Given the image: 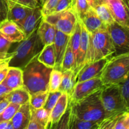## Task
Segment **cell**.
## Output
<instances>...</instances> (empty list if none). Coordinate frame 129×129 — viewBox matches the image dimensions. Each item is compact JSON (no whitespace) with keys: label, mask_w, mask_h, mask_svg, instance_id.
Masks as SVG:
<instances>
[{"label":"cell","mask_w":129,"mask_h":129,"mask_svg":"<svg viewBox=\"0 0 129 129\" xmlns=\"http://www.w3.org/2000/svg\"><path fill=\"white\" fill-rule=\"evenodd\" d=\"M6 99L10 103L23 105L30 102V94L23 86L9 92L6 94Z\"/></svg>","instance_id":"cell-23"},{"label":"cell","mask_w":129,"mask_h":129,"mask_svg":"<svg viewBox=\"0 0 129 129\" xmlns=\"http://www.w3.org/2000/svg\"><path fill=\"white\" fill-rule=\"evenodd\" d=\"M89 6L93 8H94L98 5L103 3V0H87Z\"/></svg>","instance_id":"cell-47"},{"label":"cell","mask_w":129,"mask_h":129,"mask_svg":"<svg viewBox=\"0 0 129 129\" xmlns=\"http://www.w3.org/2000/svg\"><path fill=\"white\" fill-rule=\"evenodd\" d=\"M37 59L41 63L49 68L55 66V55L54 44L45 45L38 55Z\"/></svg>","instance_id":"cell-24"},{"label":"cell","mask_w":129,"mask_h":129,"mask_svg":"<svg viewBox=\"0 0 129 129\" xmlns=\"http://www.w3.org/2000/svg\"><path fill=\"white\" fill-rule=\"evenodd\" d=\"M59 0H47L42 8V13L43 16L52 13L56 6Z\"/></svg>","instance_id":"cell-38"},{"label":"cell","mask_w":129,"mask_h":129,"mask_svg":"<svg viewBox=\"0 0 129 129\" xmlns=\"http://www.w3.org/2000/svg\"><path fill=\"white\" fill-rule=\"evenodd\" d=\"M37 56L22 69L23 87L30 95L39 92L49 91V79L53 69L40 62Z\"/></svg>","instance_id":"cell-1"},{"label":"cell","mask_w":129,"mask_h":129,"mask_svg":"<svg viewBox=\"0 0 129 129\" xmlns=\"http://www.w3.org/2000/svg\"><path fill=\"white\" fill-rule=\"evenodd\" d=\"M100 122H89L80 119L71 112L69 129H96Z\"/></svg>","instance_id":"cell-25"},{"label":"cell","mask_w":129,"mask_h":129,"mask_svg":"<svg viewBox=\"0 0 129 129\" xmlns=\"http://www.w3.org/2000/svg\"><path fill=\"white\" fill-rule=\"evenodd\" d=\"M74 68H75V60H74V54L72 50L70 42L69 41L66 50L63 57L62 62L60 71L62 72L68 70L74 71Z\"/></svg>","instance_id":"cell-27"},{"label":"cell","mask_w":129,"mask_h":129,"mask_svg":"<svg viewBox=\"0 0 129 129\" xmlns=\"http://www.w3.org/2000/svg\"><path fill=\"white\" fill-rule=\"evenodd\" d=\"M94 9L100 20L105 25L108 26L115 22V20L110 11L104 3L98 5Z\"/></svg>","instance_id":"cell-28"},{"label":"cell","mask_w":129,"mask_h":129,"mask_svg":"<svg viewBox=\"0 0 129 129\" xmlns=\"http://www.w3.org/2000/svg\"><path fill=\"white\" fill-rule=\"evenodd\" d=\"M10 54V55H9L7 58H6L5 59H3V60L0 61V71H1L2 69L7 68V67H9V62H10V59H11V57H12L11 54Z\"/></svg>","instance_id":"cell-44"},{"label":"cell","mask_w":129,"mask_h":129,"mask_svg":"<svg viewBox=\"0 0 129 129\" xmlns=\"http://www.w3.org/2000/svg\"><path fill=\"white\" fill-rule=\"evenodd\" d=\"M76 84V74L73 70H68L62 72V81L59 88V91L66 93L69 99L73 94Z\"/></svg>","instance_id":"cell-21"},{"label":"cell","mask_w":129,"mask_h":129,"mask_svg":"<svg viewBox=\"0 0 129 129\" xmlns=\"http://www.w3.org/2000/svg\"><path fill=\"white\" fill-rule=\"evenodd\" d=\"M62 71L60 69L53 68L50 73L49 83V92L57 91L62 81Z\"/></svg>","instance_id":"cell-29"},{"label":"cell","mask_w":129,"mask_h":129,"mask_svg":"<svg viewBox=\"0 0 129 129\" xmlns=\"http://www.w3.org/2000/svg\"><path fill=\"white\" fill-rule=\"evenodd\" d=\"M43 19L52 25L56 30L71 36L75 29L78 16L74 8L71 7L43 16Z\"/></svg>","instance_id":"cell-6"},{"label":"cell","mask_w":129,"mask_h":129,"mask_svg":"<svg viewBox=\"0 0 129 129\" xmlns=\"http://www.w3.org/2000/svg\"><path fill=\"white\" fill-rule=\"evenodd\" d=\"M97 128H98V127H97ZM96 129H97V128H96Z\"/></svg>","instance_id":"cell-58"},{"label":"cell","mask_w":129,"mask_h":129,"mask_svg":"<svg viewBox=\"0 0 129 129\" xmlns=\"http://www.w3.org/2000/svg\"><path fill=\"white\" fill-rule=\"evenodd\" d=\"M5 129H14L13 127L12 123H11V121L9 122L8 124V125L6 126V127Z\"/></svg>","instance_id":"cell-50"},{"label":"cell","mask_w":129,"mask_h":129,"mask_svg":"<svg viewBox=\"0 0 129 129\" xmlns=\"http://www.w3.org/2000/svg\"><path fill=\"white\" fill-rule=\"evenodd\" d=\"M104 87L100 77L76 83L73 94L69 99V103H76Z\"/></svg>","instance_id":"cell-9"},{"label":"cell","mask_w":129,"mask_h":129,"mask_svg":"<svg viewBox=\"0 0 129 129\" xmlns=\"http://www.w3.org/2000/svg\"><path fill=\"white\" fill-rule=\"evenodd\" d=\"M45 128L46 127H44L37 121L30 117V122H29L26 129H45Z\"/></svg>","instance_id":"cell-43"},{"label":"cell","mask_w":129,"mask_h":129,"mask_svg":"<svg viewBox=\"0 0 129 129\" xmlns=\"http://www.w3.org/2000/svg\"><path fill=\"white\" fill-rule=\"evenodd\" d=\"M8 1V15L6 19L15 22L16 24L20 23L26 16L32 12L34 9L23 6L13 1Z\"/></svg>","instance_id":"cell-15"},{"label":"cell","mask_w":129,"mask_h":129,"mask_svg":"<svg viewBox=\"0 0 129 129\" xmlns=\"http://www.w3.org/2000/svg\"><path fill=\"white\" fill-rule=\"evenodd\" d=\"M10 122H3L0 123V129H5Z\"/></svg>","instance_id":"cell-49"},{"label":"cell","mask_w":129,"mask_h":129,"mask_svg":"<svg viewBox=\"0 0 129 129\" xmlns=\"http://www.w3.org/2000/svg\"><path fill=\"white\" fill-rule=\"evenodd\" d=\"M15 1L31 9H35V8L39 6H42V4H40L37 0H15Z\"/></svg>","instance_id":"cell-41"},{"label":"cell","mask_w":129,"mask_h":129,"mask_svg":"<svg viewBox=\"0 0 129 129\" xmlns=\"http://www.w3.org/2000/svg\"><path fill=\"white\" fill-rule=\"evenodd\" d=\"M8 10V6L7 0H0V21L6 19Z\"/></svg>","instance_id":"cell-42"},{"label":"cell","mask_w":129,"mask_h":129,"mask_svg":"<svg viewBox=\"0 0 129 129\" xmlns=\"http://www.w3.org/2000/svg\"><path fill=\"white\" fill-rule=\"evenodd\" d=\"M71 36L62 31L56 30V35L54 41V50L55 55V66L54 68L60 69L67 46Z\"/></svg>","instance_id":"cell-14"},{"label":"cell","mask_w":129,"mask_h":129,"mask_svg":"<svg viewBox=\"0 0 129 129\" xmlns=\"http://www.w3.org/2000/svg\"><path fill=\"white\" fill-rule=\"evenodd\" d=\"M115 54V48L107 28L89 34L88 48L84 64L111 57Z\"/></svg>","instance_id":"cell-4"},{"label":"cell","mask_w":129,"mask_h":129,"mask_svg":"<svg viewBox=\"0 0 129 129\" xmlns=\"http://www.w3.org/2000/svg\"><path fill=\"white\" fill-rule=\"evenodd\" d=\"M49 91L39 92L30 95V105L34 109H39L44 107L47 98Z\"/></svg>","instance_id":"cell-31"},{"label":"cell","mask_w":129,"mask_h":129,"mask_svg":"<svg viewBox=\"0 0 129 129\" xmlns=\"http://www.w3.org/2000/svg\"><path fill=\"white\" fill-rule=\"evenodd\" d=\"M124 2L127 4V5L128 6V7L129 8V0H123Z\"/></svg>","instance_id":"cell-52"},{"label":"cell","mask_w":129,"mask_h":129,"mask_svg":"<svg viewBox=\"0 0 129 129\" xmlns=\"http://www.w3.org/2000/svg\"><path fill=\"white\" fill-rule=\"evenodd\" d=\"M50 112L44 107L39 109H34L30 107V117L37 121L44 127H46L47 126L50 121Z\"/></svg>","instance_id":"cell-26"},{"label":"cell","mask_w":129,"mask_h":129,"mask_svg":"<svg viewBox=\"0 0 129 129\" xmlns=\"http://www.w3.org/2000/svg\"><path fill=\"white\" fill-rule=\"evenodd\" d=\"M71 7H73L72 0H59L52 13H56L64 11V10H66Z\"/></svg>","instance_id":"cell-40"},{"label":"cell","mask_w":129,"mask_h":129,"mask_svg":"<svg viewBox=\"0 0 129 129\" xmlns=\"http://www.w3.org/2000/svg\"><path fill=\"white\" fill-rule=\"evenodd\" d=\"M12 44L0 34V55H7Z\"/></svg>","instance_id":"cell-39"},{"label":"cell","mask_w":129,"mask_h":129,"mask_svg":"<svg viewBox=\"0 0 129 129\" xmlns=\"http://www.w3.org/2000/svg\"><path fill=\"white\" fill-rule=\"evenodd\" d=\"M8 68L9 67H7V68L2 69L0 71V84H1L3 83V81L5 80V78H6L8 71Z\"/></svg>","instance_id":"cell-48"},{"label":"cell","mask_w":129,"mask_h":129,"mask_svg":"<svg viewBox=\"0 0 129 129\" xmlns=\"http://www.w3.org/2000/svg\"><path fill=\"white\" fill-rule=\"evenodd\" d=\"M73 8L75 10L79 20H81L91 6L89 5L87 0H76Z\"/></svg>","instance_id":"cell-33"},{"label":"cell","mask_w":129,"mask_h":129,"mask_svg":"<svg viewBox=\"0 0 129 129\" xmlns=\"http://www.w3.org/2000/svg\"><path fill=\"white\" fill-rule=\"evenodd\" d=\"M56 28L43 19L37 28V34L43 45H49L54 43L56 35Z\"/></svg>","instance_id":"cell-20"},{"label":"cell","mask_w":129,"mask_h":129,"mask_svg":"<svg viewBox=\"0 0 129 129\" xmlns=\"http://www.w3.org/2000/svg\"><path fill=\"white\" fill-rule=\"evenodd\" d=\"M10 91H11V90L8 89L6 86L4 85L3 83L0 84V96H2L8 94Z\"/></svg>","instance_id":"cell-46"},{"label":"cell","mask_w":129,"mask_h":129,"mask_svg":"<svg viewBox=\"0 0 129 129\" xmlns=\"http://www.w3.org/2000/svg\"><path fill=\"white\" fill-rule=\"evenodd\" d=\"M62 93H61L59 91L54 92H49L47 98L46 102H45V105H44V108L46 109L48 112L51 113L53 108H54V106L56 104L59 97L61 96Z\"/></svg>","instance_id":"cell-34"},{"label":"cell","mask_w":129,"mask_h":129,"mask_svg":"<svg viewBox=\"0 0 129 129\" xmlns=\"http://www.w3.org/2000/svg\"><path fill=\"white\" fill-rule=\"evenodd\" d=\"M68 105L69 96L66 93H62L50 113L49 122L55 123L59 121L68 109Z\"/></svg>","instance_id":"cell-22"},{"label":"cell","mask_w":129,"mask_h":129,"mask_svg":"<svg viewBox=\"0 0 129 129\" xmlns=\"http://www.w3.org/2000/svg\"><path fill=\"white\" fill-rule=\"evenodd\" d=\"M7 1H15V0H7Z\"/></svg>","instance_id":"cell-57"},{"label":"cell","mask_w":129,"mask_h":129,"mask_svg":"<svg viewBox=\"0 0 129 129\" xmlns=\"http://www.w3.org/2000/svg\"><path fill=\"white\" fill-rule=\"evenodd\" d=\"M30 120V105L28 103L20 106L11 122L14 129H26Z\"/></svg>","instance_id":"cell-19"},{"label":"cell","mask_w":129,"mask_h":129,"mask_svg":"<svg viewBox=\"0 0 129 129\" xmlns=\"http://www.w3.org/2000/svg\"><path fill=\"white\" fill-rule=\"evenodd\" d=\"M101 100L106 112L110 115L127 112L119 84L105 86L101 91Z\"/></svg>","instance_id":"cell-7"},{"label":"cell","mask_w":129,"mask_h":129,"mask_svg":"<svg viewBox=\"0 0 129 129\" xmlns=\"http://www.w3.org/2000/svg\"><path fill=\"white\" fill-rule=\"evenodd\" d=\"M5 96H6V94H5V95H4V96H0V102H1V101H2L3 100L4 98H5Z\"/></svg>","instance_id":"cell-53"},{"label":"cell","mask_w":129,"mask_h":129,"mask_svg":"<svg viewBox=\"0 0 129 129\" xmlns=\"http://www.w3.org/2000/svg\"><path fill=\"white\" fill-rule=\"evenodd\" d=\"M9 104H10V102L6 99V96H5V98L0 102V114L2 113V112L7 108Z\"/></svg>","instance_id":"cell-45"},{"label":"cell","mask_w":129,"mask_h":129,"mask_svg":"<svg viewBox=\"0 0 129 129\" xmlns=\"http://www.w3.org/2000/svg\"><path fill=\"white\" fill-rule=\"evenodd\" d=\"M21 105L14 103H10L7 108L0 114V123L3 122H10L16 113Z\"/></svg>","instance_id":"cell-32"},{"label":"cell","mask_w":129,"mask_h":129,"mask_svg":"<svg viewBox=\"0 0 129 129\" xmlns=\"http://www.w3.org/2000/svg\"><path fill=\"white\" fill-rule=\"evenodd\" d=\"M47 1V0H42V5H44V3H45V1Z\"/></svg>","instance_id":"cell-56"},{"label":"cell","mask_w":129,"mask_h":129,"mask_svg":"<svg viewBox=\"0 0 129 129\" xmlns=\"http://www.w3.org/2000/svg\"></svg>","instance_id":"cell-60"},{"label":"cell","mask_w":129,"mask_h":129,"mask_svg":"<svg viewBox=\"0 0 129 129\" xmlns=\"http://www.w3.org/2000/svg\"><path fill=\"white\" fill-rule=\"evenodd\" d=\"M119 85L125 106L127 112H129V76L124 82Z\"/></svg>","instance_id":"cell-36"},{"label":"cell","mask_w":129,"mask_h":129,"mask_svg":"<svg viewBox=\"0 0 129 129\" xmlns=\"http://www.w3.org/2000/svg\"><path fill=\"white\" fill-rule=\"evenodd\" d=\"M115 21L129 30V8L123 0H103Z\"/></svg>","instance_id":"cell-10"},{"label":"cell","mask_w":129,"mask_h":129,"mask_svg":"<svg viewBox=\"0 0 129 129\" xmlns=\"http://www.w3.org/2000/svg\"><path fill=\"white\" fill-rule=\"evenodd\" d=\"M71 116V108H68L59 121L55 123L49 122L45 129H69V122Z\"/></svg>","instance_id":"cell-30"},{"label":"cell","mask_w":129,"mask_h":129,"mask_svg":"<svg viewBox=\"0 0 129 129\" xmlns=\"http://www.w3.org/2000/svg\"><path fill=\"white\" fill-rule=\"evenodd\" d=\"M37 1H39V2L40 3V4H42V0H37Z\"/></svg>","instance_id":"cell-55"},{"label":"cell","mask_w":129,"mask_h":129,"mask_svg":"<svg viewBox=\"0 0 129 129\" xmlns=\"http://www.w3.org/2000/svg\"><path fill=\"white\" fill-rule=\"evenodd\" d=\"M0 34L11 43L20 42L26 39L20 28L8 19L0 22Z\"/></svg>","instance_id":"cell-13"},{"label":"cell","mask_w":129,"mask_h":129,"mask_svg":"<svg viewBox=\"0 0 129 129\" xmlns=\"http://www.w3.org/2000/svg\"><path fill=\"white\" fill-rule=\"evenodd\" d=\"M129 76V54L111 57L105 66L101 79L105 86L120 84Z\"/></svg>","instance_id":"cell-5"},{"label":"cell","mask_w":129,"mask_h":129,"mask_svg":"<svg viewBox=\"0 0 129 129\" xmlns=\"http://www.w3.org/2000/svg\"><path fill=\"white\" fill-rule=\"evenodd\" d=\"M81 35L80 46L77 56L76 68L74 71L76 76L79 71L84 66V61L88 51V43H89V32L87 31L81 21Z\"/></svg>","instance_id":"cell-17"},{"label":"cell","mask_w":129,"mask_h":129,"mask_svg":"<svg viewBox=\"0 0 129 129\" xmlns=\"http://www.w3.org/2000/svg\"><path fill=\"white\" fill-rule=\"evenodd\" d=\"M44 47L38 35L37 29L30 36L20 42L15 50L10 53L12 57L9 62V67L23 69L40 54Z\"/></svg>","instance_id":"cell-3"},{"label":"cell","mask_w":129,"mask_h":129,"mask_svg":"<svg viewBox=\"0 0 129 129\" xmlns=\"http://www.w3.org/2000/svg\"><path fill=\"white\" fill-rule=\"evenodd\" d=\"M121 113L110 116L99 123L97 129H115L116 122Z\"/></svg>","instance_id":"cell-35"},{"label":"cell","mask_w":129,"mask_h":129,"mask_svg":"<svg viewBox=\"0 0 129 129\" xmlns=\"http://www.w3.org/2000/svg\"><path fill=\"white\" fill-rule=\"evenodd\" d=\"M42 8V6L35 8L21 22L16 24L22 30L26 38L30 36L39 27L43 18Z\"/></svg>","instance_id":"cell-12"},{"label":"cell","mask_w":129,"mask_h":129,"mask_svg":"<svg viewBox=\"0 0 129 129\" xmlns=\"http://www.w3.org/2000/svg\"><path fill=\"white\" fill-rule=\"evenodd\" d=\"M110 57L104 58L97 61L85 64L78 73L76 83L85 81L96 77H100L105 66Z\"/></svg>","instance_id":"cell-11"},{"label":"cell","mask_w":129,"mask_h":129,"mask_svg":"<svg viewBox=\"0 0 129 129\" xmlns=\"http://www.w3.org/2000/svg\"><path fill=\"white\" fill-rule=\"evenodd\" d=\"M115 48L114 55L129 54V30L115 21L107 26Z\"/></svg>","instance_id":"cell-8"},{"label":"cell","mask_w":129,"mask_h":129,"mask_svg":"<svg viewBox=\"0 0 129 129\" xmlns=\"http://www.w3.org/2000/svg\"><path fill=\"white\" fill-rule=\"evenodd\" d=\"M80 20L89 34L107 28V25L102 22L94 9L91 7Z\"/></svg>","instance_id":"cell-16"},{"label":"cell","mask_w":129,"mask_h":129,"mask_svg":"<svg viewBox=\"0 0 129 129\" xmlns=\"http://www.w3.org/2000/svg\"><path fill=\"white\" fill-rule=\"evenodd\" d=\"M9 55H10L9 53H8V54L7 55H0V61H1V60H3V59H6V58H7L9 56Z\"/></svg>","instance_id":"cell-51"},{"label":"cell","mask_w":129,"mask_h":129,"mask_svg":"<svg viewBox=\"0 0 129 129\" xmlns=\"http://www.w3.org/2000/svg\"><path fill=\"white\" fill-rule=\"evenodd\" d=\"M72 2H73V7L74 5V4H75V3H76V0H72Z\"/></svg>","instance_id":"cell-54"},{"label":"cell","mask_w":129,"mask_h":129,"mask_svg":"<svg viewBox=\"0 0 129 129\" xmlns=\"http://www.w3.org/2000/svg\"><path fill=\"white\" fill-rule=\"evenodd\" d=\"M115 129H129V112L121 113L116 122Z\"/></svg>","instance_id":"cell-37"},{"label":"cell","mask_w":129,"mask_h":129,"mask_svg":"<svg viewBox=\"0 0 129 129\" xmlns=\"http://www.w3.org/2000/svg\"><path fill=\"white\" fill-rule=\"evenodd\" d=\"M0 22H1V21H0Z\"/></svg>","instance_id":"cell-59"},{"label":"cell","mask_w":129,"mask_h":129,"mask_svg":"<svg viewBox=\"0 0 129 129\" xmlns=\"http://www.w3.org/2000/svg\"><path fill=\"white\" fill-rule=\"evenodd\" d=\"M2 83L11 91L23 86L22 69L15 67H9L7 75Z\"/></svg>","instance_id":"cell-18"},{"label":"cell","mask_w":129,"mask_h":129,"mask_svg":"<svg viewBox=\"0 0 129 129\" xmlns=\"http://www.w3.org/2000/svg\"><path fill=\"white\" fill-rule=\"evenodd\" d=\"M101 91H97L76 103H69L71 113L80 119L94 122H100L112 116L103 108Z\"/></svg>","instance_id":"cell-2"}]
</instances>
